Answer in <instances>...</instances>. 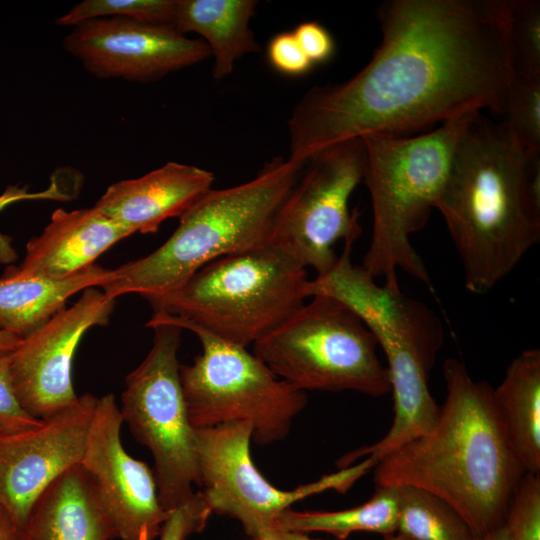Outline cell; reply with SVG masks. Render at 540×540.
Returning a JSON list of instances; mask_svg holds the SVG:
<instances>
[{"label": "cell", "mask_w": 540, "mask_h": 540, "mask_svg": "<svg viewBox=\"0 0 540 540\" xmlns=\"http://www.w3.org/2000/svg\"><path fill=\"white\" fill-rule=\"evenodd\" d=\"M377 18L382 39L370 61L294 106L289 159L305 163L345 140L409 136L484 109L503 115L513 75L508 0H389Z\"/></svg>", "instance_id": "cell-1"}, {"label": "cell", "mask_w": 540, "mask_h": 540, "mask_svg": "<svg viewBox=\"0 0 540 540\" xmlns=\"http://www.w3.org/2000/svg\"><path fill=\"white\" fill-rule=\"evenodd\" d=\"M435 208L458 252L465 288L484 294L540 240V151L475 113L456 144Z\"/></svg>", "instance_id": "cell-2"}, {"label": "cell", "mask_w": 540, "mask_h": 540, "mask_svg": "<svg viewBox=\"0 0 540 540\" xmlns=\"http://www.w3.org/2000/svg\"><path fill=\"white\" fill-rule=\"evenodd\" d=\"M446 396L425 434L374 467L378 487L410 485L451 505L475 537L503 525L513 492L526 473L499 426L493 387L474 380L455 358L443 364Z\"/></svg>", "instance_id": "cell-3"}, {"label": "cell", "mask_w": 540, "mask_h": 540, "mask_svg": "<svg viewBox=\"0 0 540 540\" xmlns=\"http://www.w3.org/2000/svg\"><path fill=\"white\" fill-rule=\"evenodd\" d=\"M354 241L344 242L342 253L324 275L311 279L310 297H332L354 312L374 335L387 360L394 401L388 432L376 443L360 447L337 461L339 468L372 456L379 462L435 424L440 406L428 382L444 331L438 316L424 303L404 294L399 285L375 283L362 266L351 260Z\"/></svg>", "instance_id": "cell-4"}, {"label": "cell", "mask_w": 540, "mask_h": 540, "mask_svg": "<svg viewBox=\"0 0 540 540\" xmlns=\"http://www.w3.org/2000/svg\"><path fill=\"white\" fill-rule=\"evenodd\" d=\"M305 163L278 156L242 184L211 188L180 218L174 233L152 253L115 269L102 287L117 299L166 294L223 256L268 244L276 216Z\"/></svg>", "instance_id": "cell-5"}, {"label": "cell", "mask_w": 540, "mask_h": 540, "mask_svg": "<svg viewBox=\"0 0 540 540\" xmlns=\"http://www.w3.org/2000/svg\"><path fill=\"white\" fill-rule=\"evenodd\" d=\"M478 113V112H475ZM475 113L409 136L369 134L363 182L373 214L372 235L361 265L385 284L399 285L397 269L431 287L410 237L425 227L445 184L458 139Z\"/></svg>", "instance_id": "cell-6"}, {"label": "cell", "mask_w": 540, "mask_h": 540, "mask_svg": "<svg viewBox=\"0 0 540 540\" xmlns=\"http://www.w3.org/2000/svg\"><path fill=\"white\" fill-rule=\"evenodd\" d=\"M307 269L268 243L211 261L178 288L146 300L153 312L247 347L310 298Z\"/></svg>", "instance_id": "cell-7"}, {"label": "cell", "mask_w": 540, "mask_h": 540, "mask_svg": "<svg viewBox=\"0 0 540 540\" xmlns=\"http://www.w3.org/2000/svg\"><path fill=\"white\" fill-rule=\"evenodd\" d=\"M253 343V354L296 389L391 392L378 343L362 320L338 300L314 295Z\"/></svg>", "instance_id": "cell-8"}, {"label": "cell", "mask_w": 540, "mask_h": 540, "mask_svg": "<svg viewBox=\"0 0 540 540\" xmlns=\"http://www.w3.org/2000/svg\"><path fill=\"white\" fill-rule=\"evenodd\" d=\"M150 320L189 330L201 342L202 353L179 369L193 428L243 421L252 425V440L259 445L286 437L294 417L307 404L305 391L278 378L246 347L163 313L153 312Z\"/></svg>", "instance_id": "cell-9"}, {"label": "cell", "mask_w": 540, "mask_h": 540, "mask_svg": "<svg viewBox=\"0 0 540 540\" xmlns=\"http://www.w3.org/2000/svg\"><path fill=\"white\" fill-rule=\"evenodd\" d=\"M153 344L145 359L128 374L119 407L135 439L149 449L160 502L166 512L199 485L192 427L180 382L178 349L182 329L149 320Z\"/></svg>", "instance_id": "cell-10"}, {"label": "cell", "mask_w": 540, "mask_h": 540, "mask_svg": "<svg viewBox=\"0 0 540 540\" xmlns=\"http://www.w3.org/2000/svg\"><path fill=\"white\" fill-rule=\"evenodd\" d=\"M366 149L362 138L331 145L305 163L276 216L269 243L295 257L316 277L326 274L338 255L339 240H356L361 233L358 212L349 198L363 182Z\"/></svg>", "instance_id": "cell-11"}, {"label": "cell", "mask_w": 540, "mask_h": 540, "mask_svg": "<svg viewBox=\"0 0 540 540\" xmlns=\"http://www.w3.org/2000/svg\"><path fill=\"white\" fill-rule=\"evenodd\" d=\"M252 434V425L243 421L195 428V453L201 492L212 512L238 520L256 539L296 501L327 490L345 493L377 464L367 456L317 481L284 491L270 484L252 462Z\"/></svg>", "instance_id": "cell-12"}, {"label": "cell", "mask_w": 540, "mask_h": 540, "mask_svg": "<svg viewBox=\"0 0 540 540\" xmlns=\"http://www.w3.org/2000/svg\"><path fill=\"white\" fill-rule=\"evenodd\" d=\"M115 301L94 287L85 289L9 353L12 385L27 413L42 420L78 401L71 376L74 354L88 329L109 323Z\"/></svg>", "instance_id": "cell-13"}, {"label": "cell", "mask_w": 540, "mask_h": 540, "mask_svg": "<svg viewBox=\"0 0 540 540\" xmlns=\"http://www.w3.org/2000/svg\"><path fill=\"white\" fill-rule=\"evenodd\" d=\"M63 46L92 75L150 83L211 56L201 39L169 25L119 17L98 18L72 27Z\"/></svg>", "instance_id": "cell-14"}, {"label": "cell", "mask_w": 540, "mask_h": 540, "mask_svg": "<svg viewBox=\"0 0 540 540\" xmlns=\"http://www.w3.org/2000/svg\"><path fill=\"white\" fill-rule=\"evenodd\" d=\"M113 394L98 398L80 464L92 476L116 539L155 540L167 517L149 466L128 454Z\"/></svg>", "instance_id": "cell-15"}, {"label": "cell", "mask_w": 540, "mask_h": 540, "mask_svg": "<svg viewBox=\"0 0 540 540\" xmlns=\"http://www.w3.org/2000/svg\"><path fill=\"white\" fill-rule=\"evenodd\" d=\"M97 402L86 393L36 427L0 430V506L20 532L41 493L80 463Z\"/></svg>", "instance_id": "cell-16"}, {"label": "cell", "mask_w": 540, "mask_h": 540, "mask_svg": "<svg viewBox=\"0 0 540 540\" xmlns=\"http://www.w3.org/2000/svg\"><path fill=\"white\" fill-rule=\"evenodd\" d=\"M214 180L208 170L171 161L141 177L111 184L93 207L133 233H155L165 220L180 218Z\"/></svg>", "instance_id": "cell-17"}, {"label": "cell", "mask_w": 540, "mask_h": 540, "mask_svg": "<svg viewBox=\"0 0 540 540\" xmlns=\"http://www.w3.org/2000/svg\"><path fill=\"white\" fill-rule=\"evenodd\" d=\"M133 234L96 208H57L42 233L26 245L20 274L45 279L70 278L92 266L118 241Z\"/></svg>", "instance_id": "cell-18"}, {"label": "cell", "mask_w": 540, "mask_h": 540, "mask_svg": "<svg viewBox=\"0 0 540 540\" xmlns=\"http://www.w3.org/2000/svg\"><path fill=\"white\" fill-rule=\"evenodd\" d=\"M92 476L80 464L60 474L33 504L21 540H113Z\"/></svg>", "instance_id": "cell-19"}, {"label": "cell", "mask_w": 540, "mask_h": 540, "mask_svg": "<svg viewBox=\"0 0 540 540\" xmlns=\"http://www.w3.org/2000/svg\"><path fill=\"white\" fill-rule=\"evenodd\" d=\"M114 277L115 269L97 264L62 280L24 275L11 268L0 277V331L22 339L64 309L74 294L102 288Z\"/></svg>", "instance_id": "cell-20"}, {"label": "cell", "mask_w": 540, "mask_h": 540, "mask_svg": "<svg viewBox=\"0 0 540 540\" xmlns=\"http://www.w3.org/2000/svg\"><path fill=\"white\" fill-rule=\"evenodd\" d=\"M499 426L526 473L540 474V350L516 356L493 388Z\"/></svg>", "instance_id": "cell-21"}, {"label": "cell", "mask_w": 540, "mask_h": 540, "mask_svg": "<svg viewBox=\"0 0 540 540\" xmlns=\"http://www.w3.org/2000/svg\"><path fill=\"white\" fill-rule=\"evenodd\" d=\"M257 5L255 0H175L171 26L203 38L214 58L212 77L221 80L232 74L237 60L261 49L250 28Z\"/></svg>", "instance_id": "cell-22"}, {"label": "cell", "mask_w": 540, "mask_h": 540, "mask_svg": "<svg viewBox=\"0 0 540 540\" xmlns=\"http://www.w3.org/2000/svg\"><path fill=\"white\" fill-rule=\"evenodd\" d=\"M398 488L376 486L362 505L334 512L283 511L271 528L295 532H325L343 540L354 532H373L385 537L397 533ZM270 528V529H271Z\"/></svg>", "instance_id": "cell-23"}, {"label": "cell", "mask_w": 540, "mask_h": 540, "mask_svg": "<svg viewBox=\"0 0 540 540\" xmlns=\"http://www.w3.org/2000/svg\"><path fill=\"white\" fill-rule=\"evenodd\" d=\"M397 488V533L410 540H475L469 525L446 501L418 487Z\"/></svg>", "instance_id": "cell-24"}, {"label": "cell", "mask_w": 540, "mask_h": 540, "mask_svg": "<svg viewBox=\"0 0 540 540\" xmlns=\"http://www.w3.org/2000/svg\"><path fill=\"white\" fill-rule=\"evenodd\" d=\"M505 130L529 155L540 151V77L512 75L504 107Z\"/></svg>", "instance_id": "cell-25"}, {"label": "cell", "mask_w": 540, "mask_h": 540, "mask_svg": "<svg viewBox=\"0 0 540 540\" xmlns=\"http://www.w3.org/2000/svg\"><path fill=\"white\" fill-rule=\"evenodd\" d=\"M508 47L514 74L540 77L539 0H508Z\"/></svg>", "instance_id": "cell-26"}, {"label": "cell", "mask_w": 540, "mask_h": 540, "mask_svg": "<svg viewBox=\"0 0 540 540\" xmlns=\"http://www.w3.org/2000/svg\"><path fill=\"white\" fill-rule=\"evenodd\" d=\"M174 6L175 0H84L59 17L56 23L74 27L93 19L119 17L171 26Z\"/></svg>", "instance_id": "cell-27"}, {"label": "cell", "mask_w": 540, "mask_h": 540, "mask_svg": "<svg viewBox=\"0 0 540 540\" xmlns=\"http://www.w3.org/2000/svg\"><path fill=\"white\" fill-rule=\"evenodd\" d=\"M503 526L510 540H540V474L522 476L510 499Z\"/></svg>", "instance_id": "cell-28"}, {"label": "cell", "mask_w": 540, "mask_h": 540, "mask_svg": "<svg viewBox=\"0 0 540 540\" xmlns=\"http://www.w3.org/2000/svg\"><path fill=\"white\" fill-rule=\"evenodd\" d=\"M212 509L202 492H194L188 499L167 512L159 540H187L206 527Z\"/></svg>", "instance_id": "cell-29"}, {"label": "cell", "mask_w": 540, "mask_h": 540, "mask_svg": "<svg viewBox=\"0 0 540 540\" xmlns=\"http://www.w3.org/2000/svg\"><path fill=\"white\" fill-rule=\"evenodd\" d=\"M42 420L27 413L15 394L9 370V353L0 355V430L15 431L38 426Z\"/></svg>", "instance_id": "cell-30"}, {"label": "cell", "mask_w": 540, "mask_h": 540, "mask_svg": "<svg viewBox=\"0 0 540 540\" xmlns=\"http://www.w3.org/2000/svg\"><path fill=\"white\" fill-rule=\"evenodd\" d=\"M267 58L275 70L288 76L305 75L314 66L301 49L293 32H282L273 36L267 46Z\"/></svg>", "instance_id": "cell-31"}, {"label": "cell", "mask_w": 540, "mask_h": 540, "mask_svg": "<svg viewBox=\"0 0 540 540\" xmlns=\"http://www.w3.org/2000/svg\"><path fill=\"white\" fill-rule=\"evenodd\" d=\"M301 49L313 65L331 59L335 42L330 32L316 21L300 23L293 31Z\"/></svg>", "instance_id": "cell-32"}, {"label": "cell", "mask_w": 540, "mask_h": 540, "mask_svg": "<svg viewBox=\"0 0 540 540\" xmlns=\"http://www.w3.org/2000/svg\"><path fill=\"white\" fill-rule=\"evenodd\" d=\"M68 198L69 195L66 194L63 189H60V187L56 184L55 181L51 183V185L46 190L37 193H30L25 188L10 186L7 187L6 190L0 195V211L9 206L10 204L22 200H64ZM0 242L6 249L8 248V246L5 245V242L1 236Z\"/></svg>", "instance_id": "cell-33"}, {"label": "cell", "mask_w": 540, "mask_h": 540, "mask_svg": "<svg viewBox=\"0 0 540 540\" xmlns=\"http://www.w3.org/2000/svg\"><path fill=\"white\" fill-rule=\"evenodd\" d=\"M259 539L266 540H316L308 537L305 533L295 531H285L277 528H271L264 531ZM384 540H410L407 537L395 533L393 535L386 536Z\"/></svg>", "instance_id": "cell-34"}, {"label": "cell", "mask_w": 540, "mask_h": 540, "mask_svg": "<svg viewBox=\"0 0 540 540\" xmlns=\"http://www.w3.org/2000/svg\"><path fill=\"white\" fill-rule=\"evenodd\" d=\"M0 540H21V532L6 512L0 506Z\"/></svg>", "instance_id": "cell-35"}, {"label": "cell", "mask_w": 540, "mask_h": 540, "mask_svg": "<svg viewBox=\"0 0 540 540\" xmlns=\"http://www.w3.org/2000/svg\"><path fill=\"white\" fill-rule=\"evenodd\" d=\"M20 340L19 337L13 334L0 331V355L12 352L17 347Z\"/></svg>", "instance_id": "cell-36"}, {"label": "cell", "mask_w": 540, "mask_h": 540, "mask_svg": "<svg viewBox=\"0 0 540 540\" xmlns=\"http://www.w3.org/2000/svg\"><path fill=\"white\" fill-rule=\"evenodd\" d=\"M475 540H510V539L508 537L505 527L502 525L480 537H476Z\"/></svg>", "instance_id": "cell-37"}, {"label": "cell", "mask_w": 540, "mask_h": 540, "mask_svg": "<svg viewBox=\"0 0 540 540\" xmlns=\"http://www.w3.org/2000/svg\"><path fill=\"white\" fill-rule=\"evenodd\" d=\"M257 540H266V539H257Z\"/></svg>", "instance_id": "cell-38"}]
</instances>
